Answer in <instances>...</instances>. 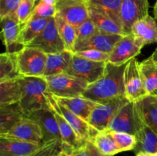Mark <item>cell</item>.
Instances as JSON below:
<instances>
[{"mask_svg":"<svg viewBox=\"0 0 157 156\" xmlns=\"http://www.w3.org/2000/svg\"><path fill=\"white\" fill-rule=\"evenodd\" d=\"M49 19L50 18L31 17L30 19L21 28L18 38V44L23 47L29 45L44 30Z\"/></svg>","mask_w":157,"mask_h":156,"instance_id":"26","label":"cell"},{"mask_svg":"<svg viewBox=\"0 0 157 156\" xmlns=\"http://www.w3.org/2000/svg\"><path fill=\"white\" fill-rule=\"evenodd\" d=\"M41 1L44 2V3L48 5H50V6H56L57 2H58V0H41Z\"/></svg>","mask_w":157,"mask_h":156,"instance_id":"44","label":"cell"},{"mask_svg":"<svg viewBox=\"0 0 157 156\" xmlns=\"http://www.w3.org/2000/svg\"><path fill=\"white\" fill-rule=\"evenodd\" d=\"M74 54V52L70 50H64L60 53L47 54V61L43 77L66 73L71 65Z\"/></svg>","mask_w":157,"mask_h":156,"instance_id":"22","label":"cell"},{"mask_svg":"<svg viewBox=\"0 0 157 156\" xmlns=\"http://www.w3.org/2000/svg\"><path fill=\"white\" fill-rule=\"evenodd\" d=\"M42 145L0 137V156H29Z\"/></svg>","mask_w":157,"mask_h":156,"instance_id":"18","label":"cell"},{"mask_svg":"<svg viewBox=\"0 0 157 156\" xmlns=\"http://www.w3.org/2000/svg\"><path fill=\"white\" fill-rule=\"evenodd\" d=\"M108 130L114 141L115 145L121 152L135 149L137 144V138L136 136L127 132Z\"/></svg>","mask_w":157,"mask_h":156,"instance_id":"34","label":"cell"},{"mask_svg":"<svg viewBox=\"0 0 157 156\" xmlns=\"http://www.w3.org/2000/svg\"><path fill=\"white\" fill-rule=\"evenodd\" d=\"M98 28H96L95 24L91 21L90 18L86 20L82 24L76 28L77 32V40L76 42L84 41L86 39H88L90 37L93 36L97 32Z\"/></svg>","mask_w":157,"mask_h":156,"instance_id":"36","label":"cell"},{"mask_svg":"<svg viewBox=\"0 0 157 156\" xmlns=\"http://www.w3.org/2000/svg\"><path fill=\"white\" fill-rule=\"evenodd\" d=\"M136 106L143 123L157 134V94L147 95L136 102Z\"/></svg>","mask_w":157,"mask_h":156,"instance_id":"20","label":"cell"},{"mask_svg":"<svg viewBox=\"0 0 157 156\" xmlns=\"http://www.w3.org/2000/svg\"><path fill=\"white\" fill-rule=\"evenodd\" d=\"M124 87L126 97L130 102H136L148 95L143 81L140 63L136 58L130 60L126 66L124 71Z\"/></svg>","mask_w":157,"mask_h":156,"instance_id":"10","label":"cell"},{"mask_svg":"<svg viewBox=\"0 0 157 156\" xmlns=\"http://www.w3.org/2000/svg\"><path fill=\"white\" fill-rule=\"evenodd\" d=\"M17 66L22 76H44L47 54L35 47H24L16 53Z\"/></svg>","mask_w":157,"mask_h":156,"instance_id":"4","label":"cell"},{"mask_svg":"<svg viewBox=\"0 0 157 156\" xmlns=\"http://www.w3.org/2000/svg\"><path fill=\"white\" fill-rule=\"evenodd\" d=\"M149 59H150V61H153L155 64H156L157 65V47L156 50H155V51L152 54L151 56L149 58Z\"/></svg>","mask_w":157,"mask_h":156,"instance_id":"43","label":"cell"},{"mask_svg":"<svg viewBox=\"0 0 157 156\" xmlns=\"http://www.w3.org/2000/svg\"><path fill=\"white\" fill-rule=\"evenodd\" d=\"M56 101L65 106L67 110L71 111L77 116L88 122L92 111L98 106L99 102H94L91 99H87L84 96H76V97L61 98L54 96Z\"/></svg>","mask_w":157,"mask_h":156,"instance_id":"19","label":"cell"},{"mask_svg":"<svg viewBox=\"0 0 157 156\" xmlns=\"http://www.w3.org/2000/svg\"><path fill=\"white\" fill-rule=\"evenodd\" d=\"M26 47H35L47 54L60 53L66 50L65 45L58 33L55 17L49 19L41 33Z\"/></svg>","mask_w":157,"mask_h":156,"instance_id":"9","label":"cell"},{"mask_svg":"<svg viewBox=\"0 0 157 156\" xmlns=\"http://www.w3.org/2000/svg\"><path fill=\"white\" fill-rule=\"evenodd\" d=\"M137 144L134 151L153 154L157 152V134L147 125H144L142 129L136 135Z\"/></svg>","mask_w":157,"mask_h":156,"instance_id":"30","label":"cell"},{"mask_svg":"<svg viewBox=\"0 0 157 156\" xmlns=\"http://www.w3.org/2000/svg\"><path fill=\"white\" fill-rule=\"evenodd\" d=\"M91 142L105 155L113 156L121 152L115 145L114 141L108 129L98 132L92 139Z\"/></svg>","mask_w":157,"mask_h":156,"instance_id":"33","label":"cell"},{"mask_svg":"<svg viewBox=\"0 0 157 156\" xmlns=\"http://www.w3.org/2000/svg\"><path fill=\"white\" fill-rule=\"evenodd\" d=\"M20 78L0 82V105L19 102L21 99Z\"/></svg>","mask_w":157,"mask_h":156,"instance_id":"28","label":"cell"},{"mask_svg":"<svg viewBox=\"0 0 157 156\" xmlns=\"http://www.w3.org/2000/svg\"><path fill=\"white\" fill-rule=\"evenodd\" d=\"M55 19L58 33L65 45L66 50L75 53V45L77 40L76 28L69 24L61 15L57 13L55 16Z\"/></svg>","mask_w":157,"mask_h":156,"instance_id":"31","label":"cell"},{"mask_svg":"<svg viewBox=\"0 0 157 156\" xmlns=\"http://www.w3.org/2000/svg\"><path fill=\"white\" fill-rule=\"evenodd\" d=\"M44 79L49 93L56 97L81 96L89 85L86 81L66 73L45 76Z\"/></svg>","mask_w":157,"mask_h":156,"instance_id":"3","label":"cell"},{"mask_svg":"<svg viewBox=\"0 0 157 156\" xmlns=\"http://www.w3.org/2000/svg\"><path fill=\"white\" fill-rule=\"evenodd\" d=\"M85 151L87 156H108L102 154L90 141L85 142Z\"/></svg>","mask_w":157,"mask_h":156,"instance_id":"40","label":"cell"},{"mask_svg":"<svg viewBox=\"0 0 157 156\" xmlns=\"http://www.w3.org/2000/svg\"><path fill=\"white\" fill-rule=\"evenodd\" d=\"M150 156H157V152L153 153V154H150Z\"/></svg>","mask_w":157,"mask_h":156,"instance_id":"47","label":"cell"},{"mask_svg":"<svg viewBox=\"0 0 157 156\" xmlns=\"http://www.w3.org/2000/svg\"><path fill=\"white\" fill-rule=\"evenodd\" d=\"M87 2L89 6L105 13L122 27L120 18L122 0H89Z\"/></svg>","mask_w":157,"mask_h":156,"instance_id":"32","label":"cell"},{"mask_svg":"<svg viewBox=\"0 0 157 156\" xmlns=\"http://www.w3.org/2000/svg\"><path fill=\"white\" fill-rule=\"evenodd\" d=\"M75 54L93 61H106L108 62L109 54L97 50H87L75 52Z\"/></svg>","mask_w":157,"mask_h":156,"instance_id":"39","label":"cell"},{"mask_svg":"<svg viewBox=\"0 0 157 156\" xmlns=\"http://www.w3.org/2000/svg\"><path fill=\"white\" fill-rule=\"evenodd\" d=\"M22 0H0V18L13 14L21 4Z\"/></svg>","mask_w":157,"mask_h":156,"instance_id":"38","label":"cell"},{"mask_svg":"<svg viewBox=\"0 0 157 156\" xmlns=\"http://www.w3.org/2000/svg\"><path fill=\"white\" fill-rule=\"evenodd\" d=\"M0 137L35 144H43L42 132L39 125L28 116L22 118L6 133L0 135Z\"/></svg>","mask_w":157,"mask_h":156,"instance_id":"13","label":"cell"},{"mask_svg":"<svg viewBox=\"0 0 157 156\" xmlns=\"http://www.w3.org/2000/svg\"><path fill=\"white\" fill-rule=\"evenodd\" d=\"M56 12V6H50V5L46 4L44 2L39 0L34 9L32 17L51 18L55 16Z\"/></svg>","mask_w":157,"mask_h":156,"instance_id":"37","label":"cell"},{"mask_svg":"<svg viewBox=\"0 0 157 156\" xmlns=\"http://www.w3.org/2000/svg\"><path fill=\"white\" fill-rule=\"evenodd\" d=\"M136 156H150V154L144 152V151H139V152L136 153Z\"/></svg>","mask_w":157,"mask_h":156,"instance_id":"45","label":"cell"},{"mask_svg":"<svg viewBox=\"0 0 157 156\" xmlns=\"http://www.w3.org/2000/svg\"><path fill=\"white\" fill-rule=\"evenodd\" d=\"M17 66L16 53L4 52L0 55V82L21 77Z\"/></svg>","mask_w":157,"mask_h":156,"instance_id":"27","label":"cell"},{"mask_svg":"<svg viewBox=\"0 0 157 156\" xmlns=\"http://www.w3.org/2000/svg\"><path fill=\"white\" fill-rule=\"evenodd\" d=\"M2 40L6 47V51L17 53L23 48L18 44V38L21 27L17 19L15 12L1 19Z\"/></svg>","mask_w":157,"mask_h":156,"instance_id":"17","label":"cell"},{"mask_svg":"<svg viewBox=\"0 0 157 156\" xmlns=\"http://www.w3.org/2000/svg\"><path fill=\"white\" fill-rule=\"evenodd\" d=\"M72 152L68 151H66V150H64L61 148L55 156H71Z\"/></svg>","mask_w":157,"mask_h":156,"instance_id":"42","label":"cell"},{"mask_svg":"<svg viewBox=\"0 0 157 156\" xmlns=\"http://www.w3.org/2000/svg\"><path fill=\"white\" fill-rule=\"evenodd\" d=\"M39 125L42 132L43 143L57 140L61 142L59 127L52 109H42L33 112L28 116Z\"/></svg>","mask_w":157,"mask_h":156,"instance_id":"15","label":"cell"},{"mask_svg":"<svg viewBox=\"0 0 157 156\" xmlns=\"http://www.w3.org/2000/svg\"><path fill=\"white\" fill-rule=\"evenodd\" d=\"M38 1H39V0H38Z\"/></svg>","mask_w":157,"mask_h":156,"instance_id":"49","label":"cell"},{"mask_svg":"<svg viewBox=\"0 0 157 156\" xmlns=\"http://www.w3.org/2000/svg\"><path fill=\"white\" fill-rule=\"evenodd\" d=\"M19 103L26 116L42 109H51L50 95L44 77L21 76Z\"/></svg>","mask_w":157,"mask_h":156,"instance_id":"2","label":"cell"},{"mask_svg":"<svg viewBox=\"0 0 157 156\" xmlns=\"http://www.w3.org/2000/svg\"><path fill=\"white\" fill-rule=\"evenodd\" d=\"M144 125L138 113L136 102L129 101L113 118L108 129L136 136Z\"/></svg>","mask_w":157,"mask_h":156,"instance_id":"7","label":"cell"},{"mask_svg":"<svg viewBox=\"0 0 157 156\" xmlns=\"http://www.w3.org/2000/svg\"><path fill=\"white\" fill-rule=\"evenodd\" d=\"M129 102L126 96L114 98L101 103L92 111L88 123L95 135L98 132L108 129L110 122L121 108Z\"/></svg>","mask_w":157,"mask_h":156,"instance_id":"5","label":"cell"},{"mask_svg":"<svg viewBox=\"0 0 157 156\" xmlns=\"http://www.w3.org/2000/svg\"><path fill=\"white\" fill-rule=\"evenodd\" d=\"M154 16H155V19L157 20V1L154 6Z\"/></svg>","mask_w":157,"mask_h":156,"instance_id":"46","label":"cell"},{"mask_svg":"<svg viewBox=\"0 0 157 156\" xmlns=\"http://www.w3.org/2000/svg\"><path fill=\"white\" fill-rule=\"evenodd\" d=\"M52 108V107H51ZM55 113V118L59 127L61 139V148L66 151L73 152L75 150L84 145L85 142H81L70 124L55 109L52 108Z\"/></svg>","mask_w":157,"mask_h":156,"instance_id":"21","label":"cell"},{"mask_svg":"<svg viewBox=\"0 0 157 156\" xmlns=\"http://www.w3.org/2000/svg\"><path fill=\"white\" fill-rule=\"evenodd\" d=\"M71 156H87L85 151V143L72 152Z\"/></svg>","mask_w":157,"mask_h":156,"instance_id":"41","label":"cell"},{"mask_svg":"<svg viewBox=\"0 0 157 156\" xmlns=\"http://www.w3.org/2000/svg\"><path fill=\"white\" fill-rule=\"evenodd\" d=\"M83 1H86V2H88L89 0H83Z\"/></svg>","mask_w":157,"mask_h":156,"instance_id":"48","label":"cell"},{"mask_svg":"<svg viewBox=\"0 0 157 156\" xmlns=\"http://www.w3.org/2000/svg\"><path fill=\"white\" fill-rule=\"evenodd\" d=\"M144 45L142 40L133 34L124 35L109 55L108 62L116 65L127 64L140 54Z\"/></svg>","mask_w":157,"mask_h":156,"instance_id":"8","label":"cell"},{"mask_svg":"<svg viewBox=\"0 0 157 156\" xmlns=\"http://www.w3.org/2000/svg\"><path fill=\"white\" fill-rule=\"evenodd\" d=\"M123 36L124 35L107 34L98 31L88 39L75 43V53L87 50H97L110 54Z\"/></svg>","mask_w":157,"mask_h":156,"instance_id":"16","label":"cell"},{"mask_svg":"<svg viewBox=\"0 0 157 156\" xmlns=\"http://www.w3.org/2000/svg\"><path fill=\"white\" fill-rule=\"evenodd\" d=\"M141 75L148 95L157 94V65L149 58L140 63Z\"/></svg>","mask_w":157,"mask_h":156,"instance_id":"29","label":"cell"},{"mask_svg":"<svg viewBox=\"0 0 157 156\" xmlns=\"http://www.w3.org/2000/svg\"><path fill=\"white\" fill-rule=\"evenodd\" d=\"M25 116L19 102L0 105V135L11 129Z\"/></svg>","mask_w":157,"mask_h":156,"instance_id":"23","label":"cell"},{"mask_svg":"<svg viewBox=\"0 0 157 156\" xmlns=\"http://www.w3.org/2000/svg\"><path fill=\"white\" fill-rule=\"evenodd\" d=\"M89 18L100 32L113 35H125L123 28L104 12L89 6Z\"/></svg>","mask_w":157,"mask_h":156,"instance_id":"25","label":"cell"},{"mask_svg":"<svg viewBox=\"0 0 157 156\" xmlns=\"http://www.w3.org/2000/svg\"><path fill=\"white\" fill-rule=\"evenodd\" d=\"M127 64L116 65L107 62L104 74L96 82L89 84L82 96L99 103L126 96L124 71Z\"/></svg>","mask_w":157,"mask_h":156,"instance_id":"1","label":"cell"},{"mask_svg":"<svg viewBox=\"0 0 157 156\" xmlns=\"http://www.w3.org/2000/svg\"><path fill=\"white\" fill-rule=\"evenodd\" d=\"M38 0H22L21 4L15 12L18 23L22 26L29 21L32 15L34 9L38 3Z\"/></svg>","mask_w":157,"mask_h":156,"instance_id":"35","label":"cell"},{"mask_svg":"<svg viewBox=\"0 0 157 156\" xmlns=\"http://www.w3.org/2000/svg\"><path fill=\"white\" fill-rule=\"evenodd\" d=\"M107 64L106 61H90L75 53L66 73L77 76L90 84L104 74Z\"/></svg>","mask_w":157,"mask_h":156,"instance_id":"6","label":"cell"},{"mask_svg":"<svg viewBox=\"0 0 157 156\" xmlns=\"http://www.w3.org/2000/svg\"><path fill=\"white\" fill-rule=\"evenodd\" d=\"M131 34L142 40L145 45L157 43L156 19L150 15H147L143 19L136 21L132 27Z\"/></svg>","mask_w":157,"mask_h":156,"instance_id":"24","label":"cell"},{"mask_svg":"<svg viewBox=\"0 0 157 156\" xmlns=\"http://www.w3.org/2000/svg\"><path fill=\"white\" fill-rule=\"evenodd\" d=\"M148 12L149 0H122L120 18L126 35L131 34L133 24L149 15Z\"/></svg>","mask_w":157,"mask_h":156,"instance_id":"12","label":"cell"},{"mask_svg":"<svg viewBox=\"0 0 157 156\" xmlns=\"http://www.w3.org/2000/svg\"><path fill=\"white\" fill-rule=\"evenodd\" d=\"M56 9L57 14L76 28L89 18L88 2L83 0H58Z\"/></svg>","mask_w":157,"mask_h":156,"instance_id":"11","label":"cell"},{"mask_svg":"<svg viewBox=\"0 0 157 156\" xmlns=\"http://www.w3.org/2000/svg\"><path fill=\"white\" fill-rule=\"evenodd\" d=\"M50 102L51 107L56 110L67 120L81 142H91L92 139L95 136V133L88 122L59 103L52 94L50 95Z\"/></svg>","mask_w":157,"mask_h":156,"instance_id":"14","label":"cell"}]
</instances>
